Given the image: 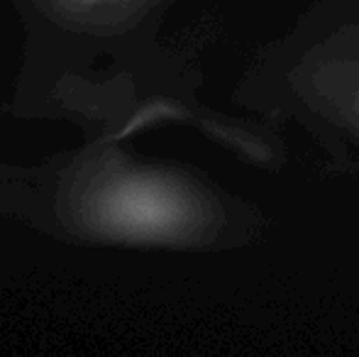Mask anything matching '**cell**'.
Here are the masks:
<instances>
[{"instance_id":"cell-1","label":"cell","mask_w":359,"mask_h":357,"mask_svg":"<svg viewBox=\"0 0 359 357\" xmlns=\"http://www.w3.org/2000/svg\"><path fill=\"white\" fill-rule=\"evenodd\" d=\"M98 218L118 230H151L166 223L169 206L147 186H118L108 196H100Z\"/></svg>"}]
</instances>
